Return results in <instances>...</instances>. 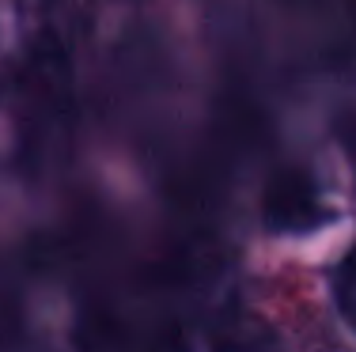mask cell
I'll return each mask as SVG.
<instances>
[{
  "mask_svg": "<svg viewBox=\"0 0 356 352\" xmlns=\"http://www.w3.org/2000/svg\"><path fill=\"white\" fill-rule=\"evenodd\" d=\"M261 216L273 235H307L326 224L330 208L322 201V186L315 182V174L303 167H281L266 186Z\"/></svg>",
  "mask_w": 356,
  "mask_h": 352,
  "instance_id": "6da1fadb",
  "label": "cell"
},
{
  "mask_svg": "<svg viewBox=\"0 0 356 352\" xmlns=\"http://www.w3.org/2000/svg\"><path fill=\"white\" fill-rule=\"evenodd\" d=\"M334 307L341 315V322L356 333V246L334 269Z\"/></svg>",
  "mask_w": 356,
  "mask_h": 352,
  "instance_id": "7a4b0ae2",
  "label": "cell"
},
{
  "mask_svg": "<svg viewBox=\"0 0 356 352\" xmlns=\"http://www.w3.org/2000/svg\"><path fill=\"white\" fill-rule=\"evenodd\" d=\"M341 140H345V152H349L353 167H356V114L341 121Z\"/></svg>",
  "mask_w": 356,
  "mask_h": 352,
  "instance_id": "3957f363",
  "label": "cell"
},
{
  "mask_svg": "<svg viewBox=\"0 0 356 352\" xmlns=\"http://www.w3.org/2000/svg\"><path fill=\"white\" fill-rule=\"evenodd\" d=\"M8 87H12V76H8V72H0V99L8 95Z\"/></svg>",
  "mask_w": 356,
  "mask_h": 352,
  "instance_id": "277c9868",
  "label": "cell"
}]
</instances>
